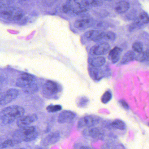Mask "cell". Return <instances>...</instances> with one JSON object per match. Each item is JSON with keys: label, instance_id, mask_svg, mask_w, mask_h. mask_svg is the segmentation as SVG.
I'll use <instances>...</instances> for the list:
<instances>
[{"label": "cell", "instance_id": "obj_1", "mask_svg": "<svg viewBox=\"0 0 149 149\" xmlns=\"http://www.w3.org/2000/svg\"><path fill=\"white\" fill-rule=\"evenodd\" d=\"M25 110L19 105H12L5 108L0 113L1 123L3 125L10 124L24 116Z\"/></svg>", "mask_w": 149, "mask_h": 149}, {"label": "cell", "instance_id": "obj_2", "mask_svg": "<svg viewBox=\"0 0 149 149\" xmlns=\"http://www.w3.org/2000/svg\"><path fill=\"white\" fill-rule=\"evenodd\" d=\"M38 132L34 126H27L16 130L13 135V139L21 143L30 142L37 138Z\"/></svg>", "mask_w": 149, "mask_h": 149}, {"label": "cell", "instance_id": "obj_3", "mask_svg": "<svg viewBox=\"0 0 149 149\" xmlns=\"http://www.w3.org/2000/svg\"><path fill=\"white\" fill-rule=\"evenodd\" d=\"M1 16L9 21L20 22L25 21V15L23 10L19 8L4 7L1 9Z\"/></svg>", "mask_w": 149, "mask_h": 149}, {"label": "cell", "instance_id": "obj_4", "mask_svg": "<svg viewBox=\"0 0 149 149\" xmlns=\"http://www.w3.org/2000/svg\"><path fill=\"white\" fill-rule=\"evenodd\" d=\"M100 121V118L95 115H87L81 118L78 120L77 128L83 127L90 128L98 124Z\"/></svg>", "mask_w": 149, "mask_h": 149}, {"label": "cell", "instance_id": "obj_5", "mask_svg": "<svg viewBox=\"0 0 149 149\" xmlns=\"http://www.w3.org/2000/svg\"><path fill=\"white\" fill-rule=\"evenodd\" d=\"M70 11L74 13L78 14L87 11L89 6L87 1H68Z\"/></svg>", "mask_w": 149, "mask_h": 149}, {"label": "cell", "instance_id": "obj_6", "mask_svg": "<svg viewBox=\"0 0 149 149\" xmlns=\"http://www.w3.org/2000/svg\"><path fill=\"white\" fill-rule=\"evenodd\" d=\"M19 95V91L16 89L11 88L7 91L1 95L0 100L1 106L8 104L17 98Z\"/></svg>", "mask_w": 149, "mask_h": 149}, {"label": "cell", "instance_id": "obj_7", "mask_svg": "<svg viewBox=\"0 0 149 149\" xmlns=\"http://www.w3.org/2000/svg\"><path fill=\"white\" fill-rule=\"evenodd\" d=\"M59 91L60 89L58 85L53 81H48L43 86V93L49 98L56 95Z\"/></svg>", "mask_w": 149, "mask_h": 149}, {"label": "cell", "instance_id": "obj_8", "mask_svg": "<svg viewBox=\"0 0 149 149\" xmlns=\"http://www.w3.org/2000/svg\"><path fill=\"white\" fill-rule=\"evenodd\" d=\"M38 119V116L36 114H29L22 117L17 120L16 124L19 128H24L29 126V125L36 122Z\"/></svg>", "mask_w": 149, "mask_h": 149}, {"label": "cell", "instance_id": "obj_9", "mask_svg": "<svg viewBox=\"0 0 149 149\" xmlns=\"http://www.w3.org/2000/svg\"><path fill=\"white\" fill-rule=\"evenodd\" d=\"M110 48V46L109 43L102 42L94 46L91 50V54L95 56L103 55L109 52Z\"/></svg>", "mask_w": 149, "mask_h": 149}, {"label": "cell", "instance_id": "obj_10", "mask_svg": "<svg viewBox=\"0 0 149 149\" xmlns=\"http://www.w3.org/2000/svg\"><path fill=\"white\" fill-rule=\"evenodd\" d=\"M34 77L32 75L26 73L20 74L16 81V85L19 88H25L26 86L33 83Z\"/></svg>", "mask_w": 149, "mask_h": 149}, {"label": "cell", "instance_id": "obj_11", "mask_svg": "<svg viewBox=\"0 0 149 149\" xmlns=\"http://www.w3.org/2000/svg\"><path fill=\"white\" fill-rule=\"evenodd\" d=\"M76 117V114L74 112L70 111H64L59 114L57 121L61 124L68 123L73 122Z\"/></svg>", "mask_w": 149, "mask_h": 149}, {"label": "cell", "instance_id": "obj_12", "mask_svg": "<svg viewBox=\"0 0 149 149\" xmlns=\"http://www.w3.org/2000/svg\"><path fill=\"white\" fill-rule=\"evenodd\" d=\"M61 139V135L59 132H54L48 135L41 141L42 144L45 146H48L58 142Z\"/></svg>", "mask_w": 149, "mask_h": 149}, {"label": "cell", "instance_id": "obj_13", "mask_svg": "<svg viewBox=\"0 0 149 149\" xmlns=\"http://www.w3.org/2000/svg\"><path fill=\"white\" fill-rule=\"evenodd\" d=\"M84 36L87 39L93 41L97 42L105 38V33L99 30H90L86 32Z\"/></svg>", "mask_w": 149, "mask_h": 149}, {"label": "cell", "instance_id": "obj_14", "mask_svg": "<svg viewBox=\"0 0 149 149\" xmlns=\"http://www.w3.org/2000/svg\"><path fill=\"white\" fill-rule=\"evenodd\" d=\"M83 135L91 138L96 139L101 137L103 135V133L99 128L90 127L83 131Z\"/></svg>", "mask_w": 149, "mask_h": 149}, {"label": "cell", "instance_id": "obj_15", "mask_svg": "<svg viewBox=\"0 0 149 149\" xmlns=\"http://www.w3.org/2000/svg\"><path fill=\"white\" fill-rule=\"evenodd\" d=\"M122 52L123 49L121 48L115 47L109 52L108 59L112 63H116L120 60Z\"/></svg>", "mask_w": 149, "mask_h": 149}, {"label": "cell", "instance_id": "obj_16", "mask_svg": "<svg viewBox=\"0 0 149 149\" xmlns=\"http://www.w3.org/2000/svg\"><path fill=\"white\" fill-rule=\"evenodd\" d=\"M92 20L91 18L88 17H83L76 21L74 24L75 27L80 30L86 29L90 26L92 24Z\"/></svg>", "mask_w": 149, "mask_h": 149}, {"label": "cell", "instance_id": "obj_17", "mask_svg": "<svg viewBox=\"0 0 149 149\" xmlns=\"http://www.w3.org/2000/svg\"><path fill=\"white\" fill-rule=\"evenodd\" d=\"M106 60L103 56H94L88 58V62L90 65L92 67L99 68L104 65Z\"/></svg>", "mask_w": 149, "mask_h": 149}, {"label": "cell", "instance_id": "obj_18", "mask_svg": "<svg viewBox=\"0 0 149 149\" xmlns=\"http://www.w3.org/2000/svg\"><path fill=\"white\" fill-rule=\"evenodd\" d=\"M130 8V5L126 1H120L118 2L115 7V11L118 14H123L127 12Z\"/></svg>", "mask_w": 149, "mask_h": 149}, {"label": "cell", "instance_id": "obj_19", "mask_svg": "<svg viewBox=\"0 0 149 149\" xmlns=\"http://www.w3.org/2000/svg\"><path fill=\"white\" fill-rule=\"evenodd\" d=\"M89 72L91 77L95 80H100L103 77V72L98 68L91 67L89 69Z\"/></svg>", "mask_w": 149, "mask_h": 149}, {"label": "cell", "instance_id": "obj_20", "mask_svg": "<svg viewBox=\"0 0 149 149\" xmlns=\"http://www.w3.org/2000/svg\"><path fill=\"white\" fill-rule=\"evenodd\" d=\"M136 54L134 51L130 50L126 52L121 59L120 63L125 64L132 61L136 60Z\"/></svg>", "mask_w": 149, "mask_h": 149}, {"label": "cell", "instance_id": "obj_21", "mask_svg": "<svg viewBox=\"0 0 149 149\" xmlns=\"http://www.w3.org/2000/svg\"><path fill=\"white\" fill-rule=\"evenodd\" d=\"M148 23H149V16L145 12L141 13L135 22V25L137 26H140Z\"/></svg>", "mask_w": 149, "mask_h": 149}, {"label": "cell", "instance_id": "obj_22", "mask_svg": "<svg viewBox=\"0 0 149 149\" xmlns=\"http://www.w3.org/2000/svg\"><path fill=\"white\" fill-rule=\"evenodd\" d=\"M24 93L28 94H32L37 92L38 90V86L34 83L31 84L25 88H23Z\"/></svg>", "mask_w": 149, "mask_h": 149}, {"label": "cell", "instance_id": "obj_23", "mask_svg": "<svg viewBox=\"0 0 149 149\" xmlns=\"http://www.w3.org/2000/svg\"><path fill=\"white\" fill-rule=\"evenodd\" d=\"M19 143H20L14 139H7L1 143V149H5L8 147H13Z\"/></svg>", "mask_w": 149, "mask_h": 149}, {"label": "cell", "instance_id": "obj_24", "mask_svg": "<svg viewBox=\"0 0 149 149\" xmlns=\"http://www.w3.org/2000/svg\"><path fill=\"white\" fill-rule=\"evenodd\" d=\"M111 126L115 129L124 130L126 129V125L120 119H116L111 123Z\"/></svg>", "mask_w": 149, "mask_h": 149}, {"label": "cell", "instance_id": "obj_25", "mask_svg": "<svg viewBox=\"0 0 149 149\" xmlns=\"http://www.w3.org/2000/svg\"><path fill=\"white\" fill-rule=\"evenodd\" d=\"M149 58V50L143 51L142 53L136 55V60L139 62H143L148 60Z\"/></svg>", "mask_w": 149, "mask_h": 149}, {"label": "cell", "instance_id": "obj_26", "mask_svg": "<svg viewBox=\"0 0 149 149\" xmlns=\"http://www.w3.org/2000/svg\"><path fill=\"white\" fill-rule=\"evenodd\" d=\"M133 50L138 54L142 53L143 51V46L140 42H136L132 45Z\"/></svg>", "mask_w": 149, "mask_h": 149}, {"label": "cell", "instance_id": "obj_27", "mask_svg": "<svg viewBox=\"0 0 149 149\" xmlns=\"http://www.w3.org/2000/svg\"><path fill=\"white\" fill-rule=\"evenodd\" d=\"M47 111L49 113H54V112H57L60 111L62 110V107L61 105L59 104L56 105H50L47 107Z\"/></svg>", "mask_w": 149, "mask_h": 149}, {"label": "cell", "instance_id": "obj_28", "mask_svg": "<svg viewBox=\"0 0 149 149\" xmlns=\"http://www.w3.org/2000/svg\"><path fill=\"white\" fill-rule=\"evenodd\" d=\"M112 98V94L110 91H106L102 97V102L104 104L109 102Z\"/></svg>", "mask_w": 149, "mask_h": 149}, {"label": "cell", "instance_id": "obj_29", "mask_svg": "<svg viewBox=\"0 0 149 149\" xmlns=\"http://www.w3.org/2000/svg\"><path fill=\"white\" fill-rule=\"evenodd\" d=\"M105 38L109 40L114 41L116 38V34L112 31H109L105 33Z\"/></svg>", "mask_w": 149, "mask_h": 149}, {"label": "cell", "instance_id": "obj_30", "mask_svg": "<svg viewBox=\"0 0 149 149\" xmlns=\"http://www.w3.org/2000/svg\"><path fill=\"white\" fill-rule=\"evenodd\" d=\"M87 3L89 6H99L103 4V1H87Z\"/></svg>", "mask_w": 149, "mask_h": 149}, {"label": "cell", "instance_id": "obj_31", "mask_svg": "<svg viewBox=\"0 0 149 149\" xmlns=\"http://www.w3.org/2000/svg\"><path fill=\"white\" fill-rule=\"evenodd\" d=\"M88 103V100L86 98H81L77 102V105L80 107H84L87 106Z\"/></svg>", "mask_w": 149, "mask_h": 149}, {"label": "cell", "instance_id": "obj_32", "mask_svg": "<svg viewBox=\"0 0 149 149\" xmlns=\"http://www.w3.org/2000/svg\"><path fill=\"white\" fill-rule=\"evenodd\" d=\"M120 104H121V105H122L125 109H129V105H128V104H127V103H126L125 101H124V100H121V101H120Z\"/></svg>", "mask_w": 149, "mask_h": 149}, {"label": "cell", "instance_id": "obj_33", "mask_svg": "<svg viewBox=\"0 0 149 149\" xmlns=\"http://www.w3.org/2000/svg\"><path fill=\"white\" fill-rule=\"evenodd\" d=\"M79 149H92L91 147L90 146H82L79 148Z\"/></svg>", "mask_w": 149, "mask_h": 149}, {"label": "cell", "instance_id": "obj_34", "mask_svg": "<svg viewBox=\"0 0 149 149\" xmlns=\"http://www.w3.org/2000/svg\"><path fill=\"white\" fill-rule=\"evenodd\" d=\"M23 149V148H19V149Z\"/></svg>", "mask_w": 149, "mask_h": 149}]
</instances>
